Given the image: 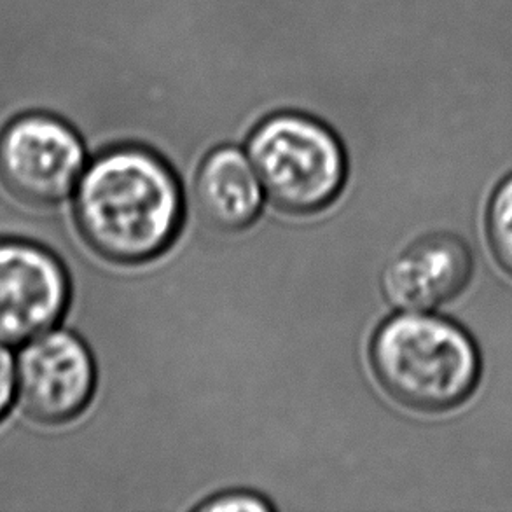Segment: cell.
Wrapping results in <instances>:
<instances>
[{
	"label": "cell",
	"mask_w": 512,
	"mask_h": 512,
	"mask_svg": "<svg viewBox=\"0 0 512 512\" xmlns=\"http://www.w3.org/2000/svg\"><path fill=\"white\" fill-rule=\"evenodd\" d=\"M74 194L81 235L114 263L151 261L179 233V182L167 161L147 147L105 149L88 163Z\"/></svg>",
	"instance_id": "obj_1"
},
{
	"label": "cell",
	"mask_w": 512,
	"mask_h": 512,
	"mask_svg": "<svg viewBox=\"0 0 512 512\" xmlns=\"http://www.w3.org/2000/svg\"><path fill=\"white\" fill-rule=\"evenodd\" d=\"M486 238L500 268L512 277V173L500 182L490 198Z\"/></svg>",
	"instance_id": "obj_9"
},
{
	"label": "cell",
	"mask_w": 512,
	"mask_h": 512,
	"mask_svg": "<svg viewBox=\"0 0 512 512\" xmlns=\"http://www.w3.org/2000/svg\"><path fill=\"white\" fill-rule=\"evenodd\" d=\"M203 511H266L270 506L249 493H229L222 495L201 507Z\"/></svg>",
	"instance_id": "obj_11"
},
{
	"label": "cell",
	"mask_w": 512,
	"mask_h": 512,
	"mask_svg": "<svg viewBox=\"0 0 512 512\" xmlns=\"http://www.w3.org/2000/svg\"><path fill=\"white\" fill-rule=\"evenodd\" d=\"M371 362L381 387L420 413L462 406L481 378V357L471 334L427 312L388 319L374 334Z\"/></svg>",
	"instance_id": "obj_2"
},
{
	"label": "cell",
	"mask_w": 512,
	"mask_h": 512,
	"mask_svg": "<svg viewBox=\"0 0 512 512\" xmlns=\"http://www.w3.org/2000/svg\"><path fill=\"white\" fill-rule=\"evenodd\" d=\"M16 404V359L9 346L0 343V423L6 420Z\"/></svg>",
	"instance_id": "obj_10"
},
{
	"label": "cell",
	"mask_w": 512,
	"mask_h": 512,
	"mask_svg": "<svg viewBox=\"0 0 512 512\" xmlns=\"http://www.w3.org/2000/svg\"><path fill=\"white\" fill-rule=\"evenodd\" d=\"M264 189L249 156L235 146H221L201 161L194 196L208 226L236 233L249 228L263 207Z\"/></svg>",
	"instance_id": "obj_8"
},
{
	"label": "cell",
	"mask_w": 512,
	"mask_h": 512,
	"mask_svg": "<svg viewBox=\"0 0 512 512\" xmlns=\"http://www.w3.org/2000/svg\"><path fill=\"white\" fill-rule=\"evenodd\" d=\"M247 156L264 193L287 214H315L340 194L346 175L338 133L303 112H277L247 139Z\"/></svg>",
	"instance_id": "obj_3"
},
{
	"label": "cell",
	"mask_w": 512,
	"mask_h": 512,
	"mask_svg": "<svg viewBox=\"0 0 512 512\" xmlns=\"http://www.w3.org/2000/svg\"><path fill=\"white\" fill-rule=\"evenodd\" d=\"M86 167L83 135L60 116L25 112L0 128V186L27 207L67 200Z\"/></svg>",
	"instance_id": "obj_4"
},
{
	"label": "cell",
	"mask_w": 512,
	"mask_h": 512,
	"mask_svg": "<svg viewBox=\"0 0 512 512\" xmlns=\"http://www.w3.org/2000/svg\"><path fill=\"white\" fill-rule=\"evenodd\" d=\"M95 376V362L84 341L55 327L21 345L16 357V404L30 422L65 425L88 408Z\"/></svg>",
	"instance_id": "obj_5"
},
{
	"label": "cell",
	"mask_w": 512,
	"mask_h": 512,
	"mask_svg": "<svg viewBox=\"0 0 512 512\" xmlns=\"http://www.w3.org/2000/svg\"><path fill=\"white\" fill-rule=\"evenodd\" d=\"M69 273L39 243L0 236V343L21 346L58 326L69 308Z\"/></svg>",
	"instance_id": "obj_6"
},
{
	"label": "cell",
	"mask_w": 512,
	"mask_h": 512,
	"mask_svg": "<svg viewBox=\"0 0 512 512\" xmlns=\"http://www.w3.org/2000/svg\"><path fill=\"white\" fill-rule=\"evenodd\" d=\"M474 273L472 250L455 233H430L385 266L383 294L401 312H432L467 289Z\"/></svg>",
	"instance_id": "obj_7"
}]
</instances>
